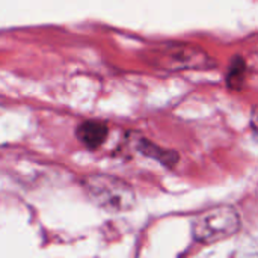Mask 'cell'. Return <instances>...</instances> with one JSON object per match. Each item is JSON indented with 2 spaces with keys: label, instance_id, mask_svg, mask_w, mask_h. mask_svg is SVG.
Returning a JSON list of instances; mask_svg holds the SVG:
<instances>
[{
  "label": "cell",
  "instance_id": "1",
  "mask_svg": "<svg viewBox=\"0 0 258 258\" xmlns=\"http://www.w3.org/2000/svg\"><path fill=\"white\" fill-rule=\"evenodd\" d=\"M88 198L101 210L109 213H124L135 207L136 194L133 187L110 174H91L82 180Z\"/></svg>",
  "mask_w": 258,
  "mask_h": 258
},
{
  "label": "cell",
  "instance_id": "2",
  "mask_svg": "<svg viewBox=\"0 0 258 258\" xmlns=\"http://www.w3.org/2000/svg\"><path fill=\"white\" fill-rule=\"evenodd\" d=\"M240 225V216L233 206H218L192 218V236L198 243L213 245L237 234Z\"/></svg>",
  "mask_w": 258,
  "mask_h": 258
},
{
  "label": "cell",
  "instance_id": "3",
  "mask_svg": "<svg viewBox=\"0 0 258 258\" xmlns=\"http://www.w3.org/2000/svg\"><path fill=\"white\" fill-rule=\"evenodd\" d=\"M151 60L156 67L168 71L210 70L216 67L215 59H212L204 50L184 42H165L159 45L154 50Z\"/></svg>",
  "mask_w": 258,
  "mask_h": 258
},
{
  "label": "cell",
  "instance_id": "4",
  "mask_svg": "<svg viewBox=\"0 0 258 258\" xmlns=\"http://www.w3.org/2000/svg\"><path fill=\"white\" fill-rule=\"evenodd\" d=\"M107 135H109L107 124L103 121H95V119L83 121L76 128V136L79 142L88 150L100 148L106 142Z\"/></svg>",
  "mask_w": 258,
  "mask_h": 258
},
{
  "label": "cell",
  "instance_id": "5",
  "mask_svg": "<svg viewBox=\"0 0 258 258\" xmlns=\"http://www.w3.org/2000/svg\"><path fill=\"white\" fill-rule=\"evenodd\" d=\"M135 148L145 157L157 160L160 165H163L165 168H174L178 160H180V154L174 150H168L163 148L160 145H156L154 142L145 139V138H139L135 142Z\"/></svg>",
  "mask_w": 258,
  "mask_h": 258
},
{
  "label": "cell",
  "instance_id": "6",
  "mask_svg": "<svg viewBox=\"0 0 258 258\" xmlns=\"http://www.w3.org/2000/svg\"><path fill=\"white\" fill-rule=\"evenodd\" d=\"M246 79V60L242 56H233L227 71V86L233 91H240Z\"/></svg>",
  "mask_w": 258,
  "mask_h": 258
},
{
  "label": "cell",
  "instance_id": "7",
  "mask_svg": "<svg viewBox=\"0 0 258 258\" xmlns=\"http://www.w3.org/2000/svg\"><path fill=\"white\" fill-rule=\"evenodd\" d=\"M251 125H252L254 132L258 135V106L252 107V112H251Z\"/></svg>",
  "mask_w": 258,
  "mask_h": 258
}]
</instances>
